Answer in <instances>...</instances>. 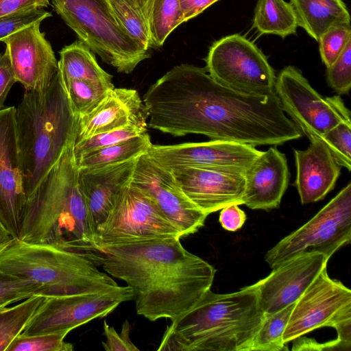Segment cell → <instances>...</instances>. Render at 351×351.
I'll list each match as a JSON object with an SVG mask.
<instances>
[{
  "label": "cell",
  "mask_w": 351,
  "mask_h": 351,
  "mask_svg": "<svg viewBox=\"0 0 351 351\" xmlns=\"http://www.w3.org/2000/svg\"><path fill=\"white\" fill-rule=\"evenodd\" d=\"M148 126L174 136L278 145L301 137L276 94H243L221 85L204 68L176 66L143 96Z\"/></svg>",
  "instance_id": "1"
},
{
  "label": "cell",
  "mask_w": 351,
  "mask_h": 351,
  "mask_svg": "<svg viewBox=\"0 0 351 351\" xmlns=\"http://www.w3.org/2000/svg\"><path fill=\"white\" fill-rule=\"evenodd\" d=\"M180 238L106 246L92 260L132 289L137 314L149 321L174 319L210 289L216 269L187 251Z\"/></svg>",
  "instance_id": "2"
},
{
  "label": "cell",
  "mask_w": 351,
  "mask_h": 351,
  "mask_svg": "<svg viewBox=\"0 0 351 351\" xmlns=\"http://www.w3.org/2000/svg\"><path fill=\"white\" fill-rule=\"evenodd\" d=\"M75 139L76 136L69 141L59 159L25 199L18 239L90 256L100 250L74 158Z\"/></svg>",
  "instance_id": "3"
},
{
  "label": "cell",
  "mask_w": 351,
  "mask_h": 351,
  "mask_svg": "<svg viewBox=\"0 0 351 351\" xmlns=\"http://www.w3.org/2000/svg\"><path fill=\"white\" fill-rule=\"evenodd\" d=\"M264 315L251 285L226 294L208 289L171 320L157 350L252 351Z\"/></svg>",
  "instance_id": "4"
},
{
  "label": "cell",
  "mask_w": 351,
  "mask_h": 351,
  "mask_svg": "<svg viewBox=\"0 0 351 351\" xmlns=\"http://www.w3.org/2000/svg\"><path fill=\"white\" fill-rule=\"evenodd\" d=\"M14 116L26 199L76 136L77 118L58 72L44 91H25Z\"/></svg>",
  "instance_id": "5"
},
{
  "label": "cell",
  "mask_w": 351,
  "mask_h": 351,
  "mask_svg": "<svg viewBox=\"0 0 351 351\" xmlns=\"http://www.w3.org/2000/svg\"><path fill=\"white\" fill-rule=\"evenodd\" d=\"M86 254L14 239L0 255V269L36 283L43 296L104 290L118 284Z\"/></svg>",
  "instance_id": "6"
},
{
  "label": "cell",
  "mask_w": 351,
  "mask_h": 351,
  "mask_svg": "<svg viewBox=\"0 0 351 351\" xmlns=\"http://www.w3.org/2000/svg\"><path fill=\"white\" fill-rule=\"evenodd\" d=\"M80 40L119 73L129 74L150 56L120 26L106 0H51Z\"/></svg>",
  "instance_id": "7"
},
{
  "label": "cell",
  "mask_w": 351,
  "mask_h": 351,
  "mask_svg": "<svg viewBox=\"0 0 351 351\" xmlns=\"http://www.w3.org/2000/svg\"><path fill=\"white\" fill-rule=\"evenodd\" d=\"M351 241V183L313 218L284 237L265 255L273 269L300 254L318 252L329 259Z\"/></svg>",
  "instance_id": "8"
},
{
  "label": "cell",
  "mask_w": 351,
  "mask_h": 351,
  "mask_svg": "<svg viewBox=\"0 0 351 351\" xmlns=\"http://www.w3.org/2000/svg\"><path fill=\"white\" fill-rule=\"evenodd\" d=\"M326 326L335 328L337 339L351 346V291L332 279L326 267L295 302L282 339L287 343Z\"/></svg>",
  "instance_id": "9"
},
{
  "label": "cell",
  "mask_w": 351,
  "mask_h": 351,
  "mask_svg": "<svg viewBox=\"0 0 351 351\" xmlns=\"http://www.w3.org/2000/svg\"><path fill=\"white\" fill-rule=\"evenodd\" d=\"M205 69L216 82L235 91L254 95L274 93L276 75L267 58L240 34L221 38L210 47Z\"/></svg>",
  "instance_id": "10"
},
{
  "label": "cell",
  "mask_w": 351,
  "mask_h": 351,
  "mask_svg": "<svg viewBox=\"0 0 351 351\" xmlns=\"http://www.w3.org/2000/svg\"><path fill=\"white\" fill-rule=\"evenodd\" d=\"M274 91L284 111L311 141L340 123H351L350 111L340 95L322 97L295 66L280 71Z\"/></svg>",
  "instance_id": "11"
},
{
  "label": "cell",
  "mask_w": 351,
  "mask_h": 351,
  "mask_svg": "<svg viewBox=\"0 0 351 351\" xmlns=\"http://www.w3.org/2000/svg\"><path fill=\"white\" fill-rule=\"evenodd\" d=\"M167 237L180 239L178 230L147 195L131 183L95 234L100 252L106 246Z\"/></svg>",
  "instance_id": "12"
},
{
  "label": "cell",
  "mask_w": 351,
  "mask_h": 351,
  "mask_svg": "<svg viewBox=\"0 0 351 351\" xmlns=\"http://www.w3.org/2000/svg\"><path fill=\"white\" fill-rule=\"evenodd\" d=\"M132 298V289L128 285L90 293L45 296L21 334L70 332L94 319L107 316L120 304Z\"/></svg>",
  "instance_id": "13"
},
{
  "label": "cell",
  "mask_w": 351,
  "mask_h": 351,
  "mask_svg": "<svg viewBox=\"0 0 351 351\" xmlns=\"http://www.w3.org/2000/svg\"><path fill=\"white\" fill-rule=\"evenodd\" d=\"M147 195L177 228L180 238L196 232L208 215L184 194L172 172L145 154L136 160L130 182Z\"/></svg>",
  "instance_id": "14"
},
{
  "label": "cell",
  "mask_w": 351,
  "mask_h": 351,
  "mask_svg": "<svg viewBox=\"0 0 351 351\" xmlns=\"http://www.w3.org/2000/svg\"><path fill=\"white\" fill-rule=\"evenodd\" d=\"M261 152L248 144L211 140L168 145L152 144L147 154L157 164L169 170L196 167L245 173Z\"/></svg>",
  "instance_id": "15"
},
{
  "label": "cell",
  "mask_w": 351,
  "mask_h": 351,
  "mask_svg": "<svg viewBox=\"0 0 351 351\" xmlns=\"http://www.w3.org/2000/svg\"><path fill=\"white\" fill-rule=\"evenodd\" d=\"M34 22L3 38L16 82L25 91H44L58 72L51 44Z\"/></svg>",
  "instance_id": "16"
},
{
  "label": "cell",
  "mask_w": 351,
  "mask_h": 351,
  "mask_svg": "<svg viewBox=\"0 0 351 351\" xmlns=\"http://www.w3.org/2000/svg\"><path fill=\"white\" fill-rule=\"evenodd\" d=\"M328 260L325 254L318 252L300 254L252 285L264 313H273L295 303L326 267Z\"/></svg>",
  "instance_id": "17"
},
{
  "label": "cell",
  "mask_w": 351,
  "mask_h": 351,
  "mask_svg": "<svg viewBox=\"0 0 351 351\" xmlns=\"http://www.w3.org/2000/svg\"><path fill=\"white\" fill-rule=\"evenodd\" d=\"M14 113V106L0 110V219L12 237L18 239L25 195Z\"/></svg>",
  "instance_id": "18"
},
{
  "label": "cell",
  "mask_w": 351,
  "mask_h": 351,
  "mask_svg": "<svg viewBox=\"0 0 351 351\" xmlns=\"http://www.w3.org/2000/svg\"><path fill=\"white\" fill-rule=\"evenodd\" d=\"M188 198L206 214L232 204H243L245 173L186 167L170 170Z\"/></svg>",
  "instance_id": "19"
},
{
  "label": "cell",
  "mask_w": 351,
  "mask_h": 351,
  "mask_svg": "<svg viewBox=\"0 0 351 351\" xmlns=\"http://www.w3.org/2000/svg\"><path fill=\"white\" fill-rule=\"evenodd\" d=\"M137 158L93 169H78L80 185L95 236L114 204L130 184Z\"/></svg>",
  "instance_id": "20"
},
{
  "label": "cell",
  "mask_w": 351,
  "mask_h": 351,
  "mask_svg": "<svg viewBox=\"0 0 351 351\" xmlns=\"http://www.w3.org/2000/svg\"><path fill=\"white\" fill-rule=\"evenodd\" d=\"M148 113L134 89L113 88L90 113L77 118L75 141L133 125H147Z\"/></svg>",
  "instance_id": "21"
},
{
  "label": "cell",
  "mask_w": 351,
  "mask_h": 351,
  "mask_svg": "<svg viewBox=\"0 0 351 351\" xmlns=\"http://www.w3.org/2000/svg\"><path fill=\"white\" fill-rule=\"evenodd\" d=\"M285 154L271 146L261 152L245 172L243 204L253 210L278 208L289 181Z\"/></svg>",
  "instance_id": "22"
},
{
  "label": "cell",
  "mask_w": 351,
  "mask_h": 351,
  "mask_svg": "<svg viewBox=\"0 0 351 351\" xmlns=\"http://www.w3.org/2000/svg\"><path fill=\"white\" fill-rule=\"evenodd\" d=\"M296 167L295 185L302 204L316 202L331 191L341 166L321 138L312 141L305 150H294Z\"/></svg>",
  "instance_id": "23"
},
{
  "label": "cell",
  "mask_w": 351,
  "mask_h": 351,
  "mask_svg": "<svg viewBox=\"0 0 351 351\" xmlns=\"http://www.w3.org/2000/svg\"><path fill=\"white\" fill-rule=\"evenodd\" d=\"M298 27L316 41L332 26L350 23L348 10L342 0H290Z\"/></svg>",
  "instance_id": "24"
},
{
  "label": "cell",
  "mask_w": 351,
  "mask_h": 351,
  "mask_svg": "<svg viewBox=\"0 0 351 351\" xmlns=\"http://www.w3.org/2000/svg\"><path fill=\"white\" fill-rule=\"evenodd\" d=\"M58 74L62 80H82L114 88L112 76L98 64L93 53L80 40L60 51Z\"/></svg>",
  "instance_id": "25"
},
{
  "label": "cell",
  "mask_w": 351,
  "mask_h": 351,
  "mask_svg": "<svg viewBox=\"0 0 351 351\" xmlns=\"http://www.w3.org/2000/svg\"><path fill=\"white\" fill-rule=\"evenodd\" d=\"M147 132L110 146L88 152L75 159L78 169H93L138 158L152 145Z\"/></svg>",
  "instance_id": "26"
},
{
  "label": "cell",
  "mask_w": 351,
  "mask_h": 351,
  "mask_svg": "<svg viewBox=\"0 0 351 351\" xmlns=\"http://www.w3.org/2000/svg\"><path fill=\"white\" fill-rule=\"evenodd\" d=\"M295 14L285 0H258L254 10L253 27L261 34H274L282 38L295 34Z\"/></svg>",
  "instance_id": "27"
},
{
  "label": "cell",
  "mask_w": 351,
  "mask_h": 351,
  "mask_svg": "<svg viewBox=\"0 0 351 351\" xmlns=\"http://www.w3.org/2000/svg\"><path fill=\"white\" fill-rule=\"evenodd\" d=\"M117 23L143 49L152 47L146 0H106Z\"/></svg>",
  "instance_id": "28"
},
{
  "label": "cell",
  "mask_w": 351,
  "mask_h": 351,
  "mask_svg": "<svg viewBox=\"0 0 351 351\" xmlns=\"http://www.w3.org/2000/svg\"><path fill=\"white\" fill-rule=\"evenodd\" d=\"M146 14L152 48L162 46L171 32L184 22L179 0H146Z\"/></svg>",
  "instance_id": "29"
},
{
  "label": "cell",
  "mask_w": 351,
  "mask_h": 351,
  "mask_svg": "<svg viewBox=\"0 0 351 351\" xmlns=\"http://www.w3.org/2000/svg\"><path fill=\"white\" fill-rule=\"evenodd\" d=\"M43 298L36 294L14 306L0 308V351H7L14 339L23 332Z\"/></svg>",
  "instance_id": "30"
},
{
  "label": "cell",
  "mask_w": 351,
  "mask_h": 351,
  "mask_svg": "<svg viewBox=\"0 0 351 351\" xmlns=\"http://www.w3.org/2000/svg\"><path fill=\"white\" fill-rule=\"evenodd\" d=\"M61 81L72 112L77 118L93 111L112 89L104 84L86 80Z\"/></svg>",
  "instance_id": "31"
},
{
  "label": "cell",
  "mask_w": 351,
  "mask_h": 351,
  "mask_svg": "<svg viewBox=\"0 0 351 351\" xmlns=\"http://www.w3.org/2000/svg\"><path fill=\"white\" fill-rule=\"evenodd\" d=\"M295 303L273 313L265 314L254 337L252 351H280L286 349L282 337Z\"/></svg>",
  "instance_id": "32"
},
{
  "label": "cell",
  "mask_w": 351,
  "mask_h": 351,
  "mask_svg": "<svg viewBox=\"0 0 351 351\" xmlns=\"http://www.w3.org/2000/svg\"><path fill=\"white\" fill-rule=\"evenodd\" d=\"M67 330L32 335H19L7 351H72L73 346L64 341Z\"/></svg>",
  "instance_id": "33"
},
{
  "label": "cell",
  "mask_w": 351,
  "mask_h": 351,
  "mask_svg": "<svg viewBox=\"0 0 351 351\" xmlns=\"http://www.w3.org/2000/svg\"><path fill=\"white\" fill-rule=\"evenodd\" d=\"M147 126L143 125H129L75 141L73 145L74 158L76 159L88 152L110 146L147 132Z\"/></svg>",
  "instance_id": "34"
},
{
  "label": "cell",
  "mask_w": 351,
  "mask_h": 351,
  "mask_svg": "<svg viewBox=\"0 0 351 351\" xmlns=\"http://www.w3.org/2000/svg\"><path fill=\"white\" fill-rule=\"evenodd\" d=\"M350 41V23L332 26L322 34L317 42L322 60L326 68L337 60Z\"/></svg>",
  "instance_id": "35"
},
{
  "label": "cell",
  "mask_w": 351,
  "mask_h": 351,
  "mask_svg": "<svg viewBox=\"0 0 351 351\" xmlns=\"http://www.w3.org/2000/svg\"><path fill=\"white\" fill-rule=\"evenodd\" d=\"M36 294L40 295V289L36 283L0 269V308Z\"/></svg>",
  "instance_id": "36"
},
{
  "label": "cell",
  "mask_w": 351,
  "mask_h": 351,
  "mask_svg": "<svg viewBox=\"0 0 351 351\" xmlns=\"http://www.w3.org/2000/svg\"><path fill=\"white\" fill-rule=\"evenodd\" d=\"M337 162L348 171L351 169V123L342 122L327 131L321 138Z\"/></svg>",
  "instance_id": "37"
},
{
  "label": "cell",
  "mask_w": 351,
  "mask_h": 351,
  "mask_svg": "<svg viewBox=\"0 0 351 351\" xmlns=\"http://www.w3.org/2000/svg\"><path fill=\"white\" fill-rule=\"evenodd\" d=\"M327 82L339 95L349 93L351 88V41L337 60L327 67Z\"/></svg>",
  "instance_id": "38"
},
{
  "label": "cell",
  "mask_w": 351,
  "mask_h": 351,
  "mask_svg": "<svg viewBox=\"0 0 351 351\" xmlns=\"http://www.w3.org/2000/svg\"><path fill=\"white\" fill-rule=\"evenodd\" d=\"M43 8H34L0 16V40L36 21L50 17Z\"/></svg>",
  "instance_id": "39"
},
{
  "label": "cell",
  "mask_w": 351,
  "mask_h": 351,
  "mask_svg": "<svg viewBox=\"0 0 351 351\" xmlns=\"http://www.w3.org/2000/svg\"><path fill=\"white\" fill-rule=\"evenodd\" d=\"M130 332V325L128 320L123 323L119 333L104 320V333L106 341L101 342L104 349L106 351H139V349L132 342Z\"/></svg>",
  "instance_id": "40"
},
{
  "label": "cell",
  "mask_w": 351,
  "mask_h": 351,
  "mask_svg": "<svg viewBox=\"0 0 351 351\" xmlns=\"http://www.w3.org/2000/svg\"><path fill=\"white\" fill-rule=\"evenodd\" d=\"M16 82L9 55L5 50L0 53V110L5 107L4 103L8 93Z\"/></svg>",
  "instance_id": "41"
},
{
  "label": "cell",
  "mask_w": 351,
  "mask_h": 351,
  "mask_svg": "<svg viewBox=\"0 0 351 351\" xmlns=\"http://www.w3.org/2000/svg\"><path fill=\"white\" fill-rule=\"evenodd\" d=\"M237 204L223 208L220 212L219 221L221 226L228 231L240 229L246 220V215Z\"/></svg>",
  "instance_id": "42"
},
{
  "label": "cell",
  "mask_w": 351,
  "mask_h": 351,
  "mask_svg": "<svg viewBox=\"0 0 351 351\" xmlns=\"http://www.w3.org/2000/svg\"><path fill=\"white\" fill-rule=\"evenodd\" d=\"M49 0H0V16L26 10L46 8Z\"/></svg>",
  "instance_id": "43"
},
{
  "label": "cell",
  "mask_w": 351,
  "mask_h": 351,
  "mask_svg": "<svg viewBox=\"0 0 351 351\" xmlns=\"http://www.w3.org/2000/svg\"><path fill=\"white\" fill-rule=\"evenodd\" d=\"M219 0H179L184 21L195 17Z\"/></svg>",
  "instance_id": "44"
},
{
  "label": "cell",
  "mask_w": 351,
  "mask_h": 351,
  "mask_svg": "<svg viewBox=\"0 0 351 351\" xmlns=\"http://www.w3.org/2000/svg\"><path fill=\"white\" fill-rule=\"evenodd\" d=\"M12 239L13 238L12 237L11 234L0 219V244L8 241Z\"/></svg>",
  "instance_id": "45"
},
{
  "label": "cell",
  "mask_w": 351,
  "mask_h": 351,
  "mask_svg": "<svg viewBox=\"0 0 351 351\" xmlns=\"http://www.w3.org/2000/svg\"><path fill=\"white\" fill-rule=\"evenodd\" d=\"M14 240V239H12L8 241H6L3 243L0 244V255L13 242Z\"/></svg>",
  "instance_id": "46"
},
{
  "label": "cell",
  "mask_w": 351,
  "mask_h": 351,
  "mask_svg": "<svg viewBox=\"0 0 351 351\" xmlns=\"http://www.w3.org/2000/svg\"><path fill=\"white\" fill-rule=\"evenodd\" d=\"M1 308H3V307H1Z\"/></svg>",
  "instance_id": "47"
}]
</instances>
